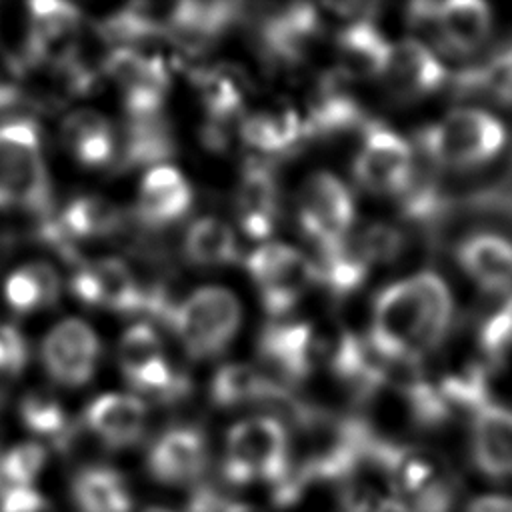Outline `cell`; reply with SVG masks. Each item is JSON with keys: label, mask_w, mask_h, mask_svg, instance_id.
I'll list each match as a JSON object with an SVG mask.
<instances>
[{"label": "cell", "mask_w": 512, "mask_h": 512, "mask_svg": "<svg viewBox=\"0 0 512 512\" xmlns=\"http://www.w3.org/2000/svg\"><path fill=\"white\" fill-rule=\"evenodd\" d=\"M452 314L448 284L438 274L420 270L376 294L368 342L390 364L418 366L444 342Z\"/></svg>", "instance_id": "obj_1"}, {"label": "cell", "mask_w": 512, "mask_h": 512, "mask_svg": "<svg viewBox=\"0 0 512 512\" xmlns=\"http://www.w3.org/2000/svg\"><path fill=\"white\" fill-rule=\"evenodd\" d=\"M290 470V434L278 418L250 416L228 430L222 472L230 484L268 482L276 490Z\"/></svg>", "instance_id": "obj_2"}, {"label": "cell", "mask_w": 512, "mask_h": 512, "mask_svg": "<svg viewBox=\"0 0 512 512\" xmlns=\"http://www.w3.org/2000/svg\"><path fill=\"white\" fill-rule=\"evenodd\" d=\"M168 326L194 360L222 354L242 324V306L224 286H200L172 306Z\"/></svg>", "instance_id": "obj_3"}, {"label": "cell", "mask_w": 512, "mask_h": 512, "mask_svg": "<svg viewBox=\"0 0 512 512\" xmlns=\"http://www.w3.org/2000/svg\"><path fill=\"white\" fill-rule=\"evenodd\" d=\"M504 142V124L480 108H454L420 134L422 150L440 166L456 170L484 166Z\"/></svg>", "instance_id": "obj_4"}, {"label": "cell", "mask_w": 512, "mask_h": 512, "mask_svg": "<svg viewBox=\"0 0 512 512\" xmlns=\"http://www.w3.org/2000/svg\"><path fill=\"white\" fill-rule=\"evenodd\" d=\"M246 270L260 302L272 316H284L318 282L316 264L286 242L258 244L246 256Z\"/></svg>", "instance_id": "obj_5"}, {"label": "cell", "mask_w": 512, "mask_h": 512, "mask_svg": "<svg viewBox=\"0 0 512 512\" xmlns=\"http://www.w3.org/2000/svg\"><path fill=\"white\" fill-rule=\"evenodd\" d=\"M354 180L374 196H402L414 176L416 164L410 144L392 128L366 124L362 144L352 164Z\"/></svg>", "instance_id": "obj_6"}, {"label": "cell", "mask_w": 512, "mask_h": 512, "mask_svg": "<svg viewBox=\"0 0 512 512\" xmlns=\"http://www.w3.org/2000/svg\"><path fill=\"white\" fill-rule=\"evenodd\" d=\"M118 364L130 386L160 402H170L188 390V380L178 372L164 350L156 328L138 322L120 338Z\"/></svg>", "instance_id": "obj_7"}, {"label": "cell", "mask_w": 512, "mask_h": 512, "mask_svg": "<svg viewBox=\"0 0 512 512\" xmlns=\"http://www.w3.org/2000/svg\"><path fill=\"white\" fill-rule=\"evenodd\" d=\"M0 144L4 150L8 204L34 214H46L50 184L36 126L28 120L8 122L0 126Z\"/></svg>", "instance_id": "obj_8"}, {"label": "cell", "mask_w": 512, "mask_h": 512, "mask_svg": "<svg viewBox=\"0 0 512 512\" xmlns=\"http://www.w3.org/2000/svg\"><path fill=\"white\" fill-rule=\"evenodd\" d=\"M382 456L396 494L412 512H450L454 484L446 468L428 452L382 440Z\"/></svg>", "instance_id": "obj_9"}, {"label": "cell", "mask_w": 512, "mask_h": 512, "mask_svg": "<svg viewBox=\"0 0 512 512\" xmlns=\"http://www.w3.org/2000/svg\"><path fill=\"white\" fill-rule=\"evenodd\" d=\"M296 216L304 236L320 250L338 244L352 232L354 198L336 174L318 170L298 190Z\"/></svg>", "instance_id": "obj_10"}, {"label": "cell", "mask_w": 512, "mask_h": 512, "mask_svg": "<svg viewBox=\"0 0 512 512\" xmlns=\"http://www.w3.org/2000/svg\"><path fill=\"white\" fill-rule=\"evenodd\" d=\"M408 18L438 50L454 56L476 52L492 28L490 8L476 0L416 2L408 8Z\"/></svg>", "instance_id": "obj_11"}, {"label": "cell", "mask_w": 512, "mask_h": 512, "mask_svg": "<svg viewBox=\"0 0 512 512\" xmlns=\"http://www.w3.org/2000/svg\"><path fill=\"white\" fill-rule=\"evenodd\" d=\"M102 68L120 86L130 118H148L162 112L170 74L160 56L144 54L132 46H118L106 54Z\"/></svg>", "instance_id": "obj_12"}, {"label": "cell", "mask_w": 512, "mask_h": 512, "mask_svg": "<svg viewBox=\"0 0 512 512\" xmlns=\"http://www.w3.org/2000/svg\"><path fill=\"white\" fill-rule=\"evenodd\" d=\"M260 368L282 388L304 380L322 358V340L308 322L280 320L258 338Z\"/></svg>", "instance_id": "obj_13"}, {"label": "cell", "mask_w": 512, "mask_h": 512, "mask_svg": "<svg viewBox=\"0 0 512 512\" xmlns=\"http://www.w3.org/2000/svg\"><path fill=\"white\" fill-rule=\"evenodd\" d=\"M100 342L96 332L78 318L58 322L42 342L46 372L60 384L82 386L96 370Z\"/></svg>", "instance_id": "obj_14"}, {"label": "cell", "mask_w": 512, "mask_h": 512, "mask_svg": "<svg viewBox=\"0 0 512 512\" xmlns=\"http://www.w3.org/2000/svg\"><path fill=\"white\" fill-rule=\"evenodd\" d=\"M72 292L84 304L114 312L148 310V292L130 266L118 258H100L84 264L72 276Z\"/></svg>", "instance_id": "obj_15"}, {"label": "cell", "mask_w": 512, "mask_h": 512, "mask_svg": "<svg viewBox=\"0 0 512 512\" xmlns=\"http://www.w3.org/2000/svg\"><path fill=\"white\" fill-rule=\"evenodd\" d=\"M234 216L246 238L258 244L270 240L280 216V192L266 162L254 160L242 168L234 190Z\"/></svg>", "instance_id": "obj_16"}, {"label": "cell", "mask_w": 512, "mask_h": 512, "mask_svg": "<svg viewBox=\"0 0 512 512\" xmlns=\"http://www.w3.org/2000/svg\"><path fill=\"white\" fill-rule=\"evenodd\" d=\"M28 56L36 64L62 68L82 32L80 12L66 2H30Z\"/></svg>", "instance_id": "obj_17"}, {"label": "cell", "mask_w": 512, "mask_h": 512, "mask_svg": "<svg viewBox=\"0 0 512 512\" xmlns=\"http://www.w3.org/2000/svg\"><path fill=\"white\" fill-rule=\"evenodd\" d=\"M384 80L398 98L420 100L438 92L450 80V74L436 48L418 38H402L392 44Z\"/></svg>", "instance_id": "obj_18"}, {"label": "cell", "mask_w": 512, "mask_h": 512, "mask_svg": "<svg viewBox=\"0 0 512 512\" xmlns=\"http://www.w3.org/2000/svg\"><path fill=\"white\" fill-rule=\"evenodd\" d=\"M320 30L322 16L316 6L290 4L264 18L260 44L272 62L292 66L306 56Z\"/></svg>", "instance_id": "obj_19"}, {"label": "cell", "mask_w": 512, "mask_h": 512, "mask_svg": "<svg viewBox=\"0 0 512 512\" xmlns=\"http://www.w3.org/2000/svg\"><path fill=\"white\" fill-rule=\"evenodd\" d=\"M208 462L204 434L192 426H176L156 438L148 452V470L162 484L180 486L196 480Z\"/></svg>", "instance_id": "obj_20"}, {"label": "cell", "mask_w": 512, "mask_h": 512, "mask_svg": "<svg viewBox=\"0 0 512 512\" xmlns=\"http://www.w3.org/2000/svg\"><path fill=\"white\" fill-rule=\"evenodd\" d=\"M392 56V42L370 22H348L334 40L336 72L342 80L384 78Z\"/></svg>", "instance_id": "obj_21"}, {"label": "cell", "mask_w": 512, "mask_h": 512, "mask_svg": "<svg viewBox=\"0 0 512 512\" xmlns=\"http://www.w3.org/2000/svg\"><path fill=\"white\" fill-rule=\"evenodd\" d=\"M192 200L188 178L176 166L158 164L140 182L136 212L148 226H170L188 214Z\"/></svg>", "instance_id": "obj_22"}, {"label": "cell", "mask_w": 512, "mask_h": 512, "mask_svg": "<svg viewBox=\"0 0 512 512\" xmlns=\"http://www.w3.org/2000/svg\"><path fill=\"white\" fill-rule=\"evenodd\" d=\"M246 146L262 156H282L308 138L302 112L288 102H276L244 114L238 124Z\"/></svg>", "instance_id": "obj_23"}, {"label": "cell", "mask_w": 512, "mask_h": 512, "mask_svg": "<svg viewBox=\"0 0 512 512\" xmlns=\"http://www.w3.org/2000/svg\"><path fill=\"white\" fill-rule=\"evenodd\" d=\"M86 426L110 448L136 444L148 422V408L134 394L110 392L94 398L86 408Z\"/></svg>", "instance_id": "obj_24"}, {"label": "cell", "mask_w": 512, "mask_h": 512, "mask_svg": "<svg viewBox=\"0 0 512 512\" xmlns=\"http://www.w3.org/2000/svg\"><path fill=\"white\" fill-rule=\"evenodd\" d=\"M472 460L490 478L512 476V410L484 404L472 418Z\"/></svg>", "instance_id": "obj_25"}, {"label": "cell", "mask_w": 512, "mask_h": 512, "mask_svg": "<svg viewBox=\"0 0 512 512\" xmlns=\"http://www.w3.org/2000/svg\"><path fill=\"white\" fill-rule=\"evenodd\" d=\"M192 82L208 118V142H222L226 136L224 128L244 112V82L228 66L202 68L194 74Z\"/></svg>", "instance_id": "obj_26"}, {"label": "cell", "mask_w": 512, "mask_h": 512, "mask_svg": "<svg viewBox=\"0 0 512 512\" xmlns=\"http://www.w3.org/2000/svg\"><path fill=\"white\" fill-rule=\"evenodd\" d=\"M462 270L484 290L506 292L512 288V242L492 232L464 238L458 246Z\"/></svg>", "instance_id": "obj_27"}, {"label": "cell", "mask_w": 512, "mask_h": 512, "mask_svg": "<svg viewBox=\"0 0 512 512\" xmlns=\"http://www.w3.org/2000/svg\"><path fill=\"white\" fill-rule=\"evenodd\" d=\"M284 396L286 388L270 378L260 366L248 362H230L220 366L210 382V398L222 408L278 400Z\"/></svg>", "instance_id": "obj_28"}, {"label": "cell", "mask_w": 512, "mask_h": 512, "mask_svg": "<svg viewBox=\"0 0 512 512\" xmlns=\"http://www.w3.org/2000/svg\"><path fill=\"white\" fill-rule=\"evenodd\" d=\"M342 78L330 76L318 82L310 96L308 112L302 114L308 136H330L362 124L358 102L344 90Z\"/></svg>", "instance_id": "obj_29"}, {"label": "cell", "mask_w": 512, "mask_h": 512, "mask_svg": "<svg viewBox=\"0 0 512 512\" xmlns=\"http://www.w3.org/2000/svg\"><path fill=\"white\" fill-rule=\"evenodd\" d=\"M314 264L318 282L336 296L358 290L374 266L356 232H350L338 244L320 248V256Z\"/></svg>", "instance_id": "obj_30"}, {"label": "cell", "mask_w": 512, "mask_h": 512, "mask_svg": "<svg viewBox=\"0 0 512 512\" xmlns=\"http://www.w3.org/2000/svg\"><path fill=\"white\" fill-rule=\"evenodd\" d=\"M64 146L84 166H104L116 154V134L112 124L96 110H74L62 122Z\"/></svg>", "instance_id": "obj_31"}, {"label": "cell", "mask_w": 512, "mask_h": 512, "mask_svg": "<svg viewBox=\"0 0 512 512\" xmlns=\"http://www.w3.org/2000/svg\"><path fill=\"white\" fill-rule=\"evenodd\" d=\"M182 254L192 266L218 268L238 260L240 248L234 228L218 216H200L184 232Z\"/></svg>", "instance_id": "obj_32"}, {"label": "cell", "mask_w": 512, "mask_h": 512, "mask_svg": "<svg viewBox=\"0 0 512 512\" xmlns=\"http://www.w3.org/2000/svg\"><path fill=\"white\" fill-rule=\"evenodd\" d=\"M238 4L230 2H180L172 4L166 34L186 46H202L220 36L238 16Z\"/></svg>", "instance_id": "obj_33"}, {"label": "cell", "mask_w": 512, "mask_h": 512, "mask_svg": "<svg viewBox=\"0 0 512 512\" xmlns=\"http://www.w3.org/2000/svg\"><path fill=\"white\" fill-rule=\"evenodd\" d=\"M458 94L512 104V42L492 50L484 60L452 76Z\"/></svg>", "instance_id": "obj_34"}, {"label": "cell", "mask_w": 512, "mask_h": 512, "mask_svg": "<svg viewBox=\"0 0 512 512\" xmlns=\"http://www.w3.org/2000/svg\"><path fill=\"white\" fill-rule=\"evenodd\" d=\"M72 498L80 512H130L126 480L108 466H88L72 480Z\"/></svg>", "instance_id": "obj_35"}, {"label": "cell", "mask_w": 512, "mask_h": 512, "mask_svg": "<svg viewBox=\"0 0 512 512\" xmlns=\"http://www.w3.org/2000/svg\"><path fill=\"white\" fill-rule=\"evenodd\" d=\"M120 226V212L116 204L102 196H78L60 216L58 236L70 240L102 238Z\"/></svg>", "instance_id": "obj_36"}, {"label": "cell", "mask_w": 512, "mask_h": 512, "mask_svg": "<svg viewBox=\"0 0 512 512\" xmlns=\"http://www.w3.org/2000/svg\"><path fill=\"white\" fill-rule=\"evenodd\" d=\"M8 304L18 312H32L58 300L60 280L52 266L34 262L14 270L4 286Z\"/></svg>", "instance_id": "obj_37"}, {"label": "cell", "mask_w": 512, "mask_h": 512, "mask_svg": "<svg viewBox=\"0 0 512 512\" xmlns=\"http://www.w3.org/2000/svg\"><path fill=\"white\" fill-rule=\"evenodd\" d=\"M174 152V140L166 122L158 116L130 118L124 142V162L128 166L162 164Z\"/></svg>", "instance_id": "obj_38"}, {"label": "cell", "mask_w": 512, "mask_h": 512, "mask_svg": "<svg viewBox=\"0 0 512 512\" xmlns=\"http://www.w3.org/2000/svg\"><path fill=\"white\" fill-rule=\"evenodd\" d=\"M478 346L490 364H502L512 356V294L480 320Z\"/></svg>", "instance_id": "obj_39"}, {"label": "cell", "mask_w": 512, "mask_h": 512, "mask_svg": "<svg viewBox=\"0 0 512 512\" xmlns=\"http://www.w3.org/2000/svg\"><path fill=\"white\" fill-rule=\"evenodd\" d=\"M24 426L38 436H54L56 442L68 432V420L60 402L42 390L28 392L20 404Z\"/></svg>", "instance_id": "obj_40"}, {"label": "cell", "mask_w": 512, "mask_h": 512, "mask_svg": "<svg viewBox=\"0 0 512 512\" xmlns=\"http://www.w3.org/2000/svg\"><path fill=\"white\" fill-rule=\"evenodd\" d=\"M46 464V448L36 442H22L2 454V480L10 486H28Z\"/></svg>", "instance_id": "obj_41"}, {"label": "cell", "mask_w": 512, "mask_h": 512, "mask_svg": "<svg viewBox=\"0 0 512 512\" xmlns=\"http://www.w3.org/2000/svg\"><path fill=\"white\" fill-rule=\"evenodd\" d=\"M24 88V66L22 62L0 46V108L12 106Z\"/></svg>", "instance_id": "obj_42"}, {"label": "cell", "mask_w": 512, "mask_h": 512, "mask_svg": "<svg viewBox=\"0 0 512 512\" xmlns=\"http://www.w3.org/2000/svg\"><path fill=\"white\" fill-rule=\"evenodd\" d=\"M26 344L22 336L6 324H0V376H14L26 364Z\"/></svg>", "instance_id": "obj_43"}, {"label": "cell", "mask_w": 512, "mask_h": 512, "mask_svg": "<svg viewBox=\"0 0 512 512\" xmlns=\"http://www.w3.org/2000/svg\"><path fill=\"white\" fill-rule=\"evenodd\" d=\"M0 512H52L48 500L30 486H8L0 498Z\"/></svg>", "instance_id": "obj_44"}, {"label": "cell", "mask_w": 512, "mask_h": 512, "mask_svg": "<svg viewBox=\"0 0 512 512\" xmlns=\"http://www.w3.org/2000/svg\"><path fill=\"white\" fill-rule=\"evenodd\" d=\"M466 512H512V498L498 494L480 496L468 504Z\"/></svg>", "instance_id": "obj_45"}, {"label": "cell", "mask_w": 512, "mask_h": 512, "mask_svg": "<svg viewBox=\"0 0 512 512\" xmlns=\"http://www.w3.org/2000/svg\"><path fill=\"white\" fill-rule=\"evenodd\" d=\"M8 198H6V166H4V150L0 144V206H6Z\"/></svg>", "instance_id": "obj_46"}, {"label": "cell", "mask_w": 512, "mask_h": 512, "mask_svg": "<svg viewBox=\"0 0 512 512\" xmlns=\"http://www.w3.org/2000/svg\"><path fill=\"white\" fill-rule=\"evenodd\" d=\"M220 512H262L250 504H240V502H234V504H226L220 508Z\"/></svg>", "instance_id": "obj_47"}, {"label": "cell", "mask_w": 512, "mask_h": 512, "mask_svg": "<svg viewBox=\"0 0 512 512\" xmlns=\"http://www.w3.org/2000/svg\"><path fill=\"white\" fill-rule=\"evenodd\" d=\"M144 512H174V510H168V508H158V506H154V508H146Z\"/></svg>", "instance_id": "obj_48"}]
</instances>
